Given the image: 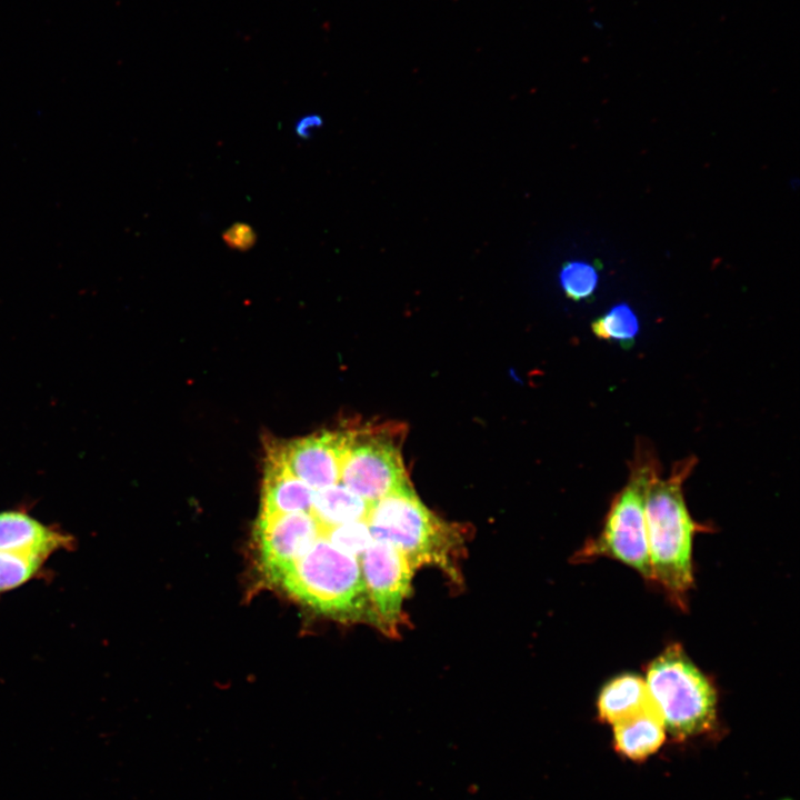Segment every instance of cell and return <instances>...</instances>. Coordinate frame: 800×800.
I'll use <instances>...</instances> for the list:
<instances>
[{"label":"cell","mask_w":800,"mask_h":800,"mask_svg":"<svg viewBox=\"0 0 800 800\" xmlns=\"http://www.w3.org/2000/svg\"><path fill=\"white\" fill-rule=\"evenodd\" d=\"M696 463V458L690 456L677 461L667 478L661 477L662 470L657 472L648 484L644 501L653 581L682 609L693 586V538L696 532L706 529L689 513L682 489Z\"/></svg>","instance_id":"1"},{"label":"cell","mask_w":800,"mask_h":800,"mask_svg":"<svg viewBox=\"0 0 800 800\" xmlns=\"http://www.w3.org/2000/svg\"><path fill=\"white\" fill-rule=\"evenodd\" d=\"M294 599L341 621H370L374 614L360 560L319 538L274 581Z\"/></svg>","instance_id":"2"},{"label":"cell","mask_w":800,"mask_h":800,"mask_svg":"<svg viewBox=\"0 0 800 800\" xmlns=\"http://www.w3.org/2000/svg\"><path fill=\"white\" fill-rule=\"evenodd\" d=\"M366 521L373 540L399 549L414 570L433 564L454 576L460 532L422 503L410 481L371 502Z\"/></svg>","instance_id":"3"},{"label":"cell","mask_w":800,"mask_h":800,"mask_svg":"<svg viewBox=\"0 0 800 800\" xmlns=\"http://www.w3.org/2000/svg\"><path fill=\"white\" fill-rule=\"evenodd\" d=\"M646 684L666 731L688 739L710 731L717 721V691L678 644L668 646L648 666Z\"/></svg>","instance_id":"4"},{"label":"cell","mask_w":800,"mask_h":800,"mask_svg":"<svg viewBox=\"0 0 800 800\" xmlns=\"http://www.w3.org/2000/svg\"><path fill=\"white\" fill-rule=\"evenodd\" d=\"M661 471L656 452L640 442L630 463L629 479L613 498L599 534L580 552L583 559L618 560L653 581L648 552L644 501L651 478Z\"/></svg>","instance_id":"5"},{"label":"cell","mask_w":800,"mask_h":800,"mask_svg":"<svg viewBox=\"0 0 800 800\" xmlns=\"http://www.w3.org/2000/svg\"><path fill=\"white\" fill-rule=\"evenodd\" d=\"M402 429L392 422L350 429L340 481L369 502L409 482L401 456Z\"/></svg>","instance_id":"6"},{"label":"cell","mask_w":800,"mask_h":800,"mask_svg":"<svg viewBox=\"0 0 800 800\" xmlns=\"http://www.w3.org/2000/svg\"><path fill=\"white\" fill-rule=\"evenodd\" d=\"M360 564L374 624L393 636L401 622L402 606L409 594L414 569L403 552L378 540H373L362 553Z\"/></svg>","instance_id":"7"},{"label":"cell","mask_w":800,"mask_h":800,"mask_svg":"<svg viewBox=\"0 0 800 800\" xmlns=\"http://www.w3.org/2000/svg\"><path fill=\"white\" fill-rule=\"evenodd\" d=\"M256 537L262 570L274 582L323 537V528L312 512H293L258 519Z\"/></svg>","instance_id":"8"},{"label":"cell","mask_w":800,"mask_h":800,"mask_svg":"<svg viewBox=\"0 0 800 800\" xmlns=\"http://www.w3.org/2000/svg\"><path fill=\"white\" fill-rule=\"evenodd\" d=\"M350 429L321 431L277 444L289 470L312 490L340 482Z\"/></svg>","instance_id":"9"},{"label":"cell","mask_w":800,"mask_h":800,"mask_svg":"<svg viewBox=\"0 0 800 800\" xmlns=\"http://www.w3.org/2000/svg\"><path fill=\"white\" fill-rule=\"evenodd\" d=\"M313 491L289 470L277 444H269L258 519L311 512Z\"/></svg>","instance_id":"10"},{"label":"cell","mask_w":800,"mask_h":800,"mask_svg":"<svg viewBox=\"0 0 800 800\" xmlns=\"http://www.w3.org/2000/svg\"><path fill=\"white\" fill-rule=\"evenodd\" d=\"M72 539L26 512L0 511V551L27 553L48 560L54 552L69 549Z\"/></svg>","instance_id":"11"},{"label":"cell","mask_w":800,"mask_h":800,"mask_svg":"<svg viewBox=\"0 0 800 800\" xmlns=\"http://www.w3.org/2000/svg\"><path fill=\"white\" fill-rule=\"evenodd\" d=\"M612 727L614 750L632 761L648 759L666 741V728L653 704Z\"/></svg>","instance_id":"12"},{"label":"cell","mask_w":800,"mask_h":800,"mask_svg":"<svg viewBox=\"0 0 800 800\" xmlns=\"http://www.w3.org/2000/svg\"><path fill=\"white\" fill-rule=\"evenodd\" d=\"M644 679L633 673H623L609 680L597 698L598 718L613 724L650 707Z\"/></svg>","instance_id":"13"},{"label":"cell","mask_w":800,"mask_h":800,"mask_svg":"<svg viewBox=\"0 0 800 800\" xmlns=\"http://www.w3.org/2000/svg\"><path fill=\"white\" fill-rule=\"evenodd\" d=\"M371 502L342 482L314 490L311 512L323 531L348 522L367 520Z\"/></svg>","instance_id":"14"},{"label":"cell","mask_w":800,"mask_h":800,"mask_svg":"<svg viewBox=\"0 0 800 800\" xmlns=\"http://www.w3.org/2000/svg\"><path fill=\"white\" fill-rule=\"evenodd\" d=\"M591 329L599 339L613 341L621 347H631L639 332V321L628 304L620 303L597 318Z\"/></svg>","instance_id":"15"},{"label":"cell","mask_w":800,"mask_h":800,"mask_svg":"<svg viewBox=\"0 0 800 800\" xmlns=\"http://www.w3.org/2000/svg\"><path fill=\"white\" fill-rule=\"evenodd\" d=\"M46 561L33 554L0 551V594L26 584L38 574Z\"/></svg>","instance_id":"16"},{"label":"cell","mask_w":800,"mask_h":800,"mask_svg":"<svg viewBox=\"0 0 800 800\" xmlns=\"http://www.w3.org/2000/svg\"><path fill=\"white\" fill-rule=\"evenodd\" d=\"M323 537L337 548L357 558L362 556L373 541L366 520L329 528L323 531Z\"/></svg>","instance_id":"17"},{"label":"cell","mask_w":800,"mask_h":800,"mask_svg":"<svg viewBox=\"0 0 800 800\" xmlns=\"http://www.w3.org/2000/svg\"><path fill=\"white\" fill-rule=\"evenodd\" d=\"M560 282L566 294L576 301L588 299L598 284L597 269L586 262H569L560 272Z\"/></svg>","instance_id":"18"},{"label":"cell","mask_w":800,"mask_h":800,"mask_svg":"<svg viewBox=\"0 0 800 800\" xmlns=\"http://www.w3.org/2000/svg\"><path fill=\"white\" fill-rule=\"evenodd\" d=\"M223 242L232 250L247 251L257 242V233L246 222H234L222 232Z\"/></svg>","instance_id":"19"},{"label":"cell","mask_w":800,"mask_h":800,"mask_svg":"<svg viewBox=\"0 0 800 800\" xmlns=\"http://www.w3.org/2000/svg\"><path fill=\"white\" fill-rule=\"evenodd\" d=\"M323 123L319 114H306L301 117L294 124V133L303 140L311 138L313 131L319 129Z\"/></svg>","instance_id":"20"}]
</instances>
